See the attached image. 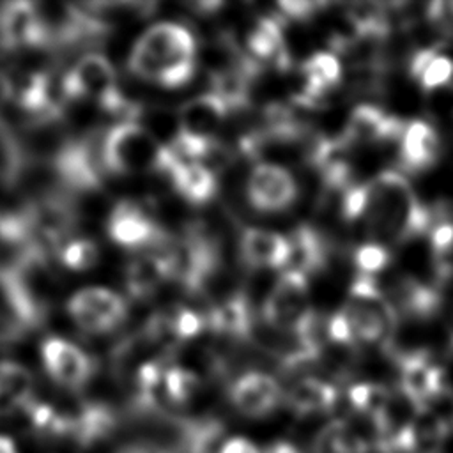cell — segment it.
Returning a JSON list of instances; mask_svg holds the SVG:
<instances>
[{
    "label": "cell",
    "instance_id": "cell-34",
    "mask_svg": "<svg viewBox=\"0 0 453 453\" xmlns=\"http://www.w3.org/2000/svg\"><path fill=\"white\" fill-rule=\"evenodd\" d=\"M271 453H297V451L288 444H278Z\"/></svg>",
    "mask_w": 453,
    "mask_h": 453
},
{
    "label": "cell",
    "instance_id": "cell-18",
    "mask_svg": "<svg viewBox=\"0 0 453 453\" xmlns=\"http://www.w3.org/2000/svg\"><path fill=\"white\" fill-rule=\"evenodd\" d=\"M441 154V138L425 120H411L400 138V161L405 170L421 172L430 168Z\"/></svg>",
    "mask_w": 453,
    "mask_h": 453
},
{
    "label": "cell",
    "instance_id": "cell-23",
    "mask_svg": "<svg viewBox=\"0 0 453 453\" xmlns=\"http://www.w3.org/2000/svg\"><path fill=\"white\" fill-rule=\"evenodd\" d=\"M409 71L426 92H435L453 83V58L430 46L421 48L412 55Z\"/></svg>",
    "mask_w": 453,
    "mask_h": 453
},
{
    "label": "cell",
    "instance_id": "cell-5",
    "mask_svg": "<svg viewBox=\"0 0 453 453\" xmlns=\"http://www.w3.org/2000/svg\"><path fill=\"white\" fill-rule=\"evenodd\" d=\"M262 313L265 322L281 333L292 334L294 338L306 334L317 324L306 276L283 271L269 290Z\"/></svg>",
    "mask_w": 453,
    "mask_h": 453
},
{
    "label": "cell",
    "instance_id": "cell-26",
    "mask_svg": "<svg viewBox=\"0 0 453 453\" xmlns=\"http://www.w3.org/2000/svg\"><path fill=\"white\" fill-rule=\"evenodd\" d=\"M336 402V389L319 379H303L288 393V403L301 414L329 411Z\"/></svg>",
    "mask_w": 453,
    "mask_h": 453
},
{
    "label": "cell",
    "instance_id": "cell-14",
    "mask_svg": "<svg viewBox=\"0 0 453 453\" xmlns=\"http://www.w3.org/2000/svg\"><path fill=\"white\" fill-rule=\"evenodd\" d=\"M405 124L373 104H359L349 115L343 140L347 143H386L400 140Z\"/></svg>",
    "mask_w": 453,
    "mask_h": 453
},
{
    "label": "cell",
    "instance_id": "cell-4",
    "mask_svg": "<svg viewBox=\"0 0 453 453\" xmlns=\"http://www.w3.org/2000/svg\"><path fill=\"white\" fill-rule=\"evenodd\" d=\"M65 101H92L110 115L136 120L140 106L129 103L117 83L111 62L99 53H87L60 78Z\"/></svg>",
    "mask_w": 453,
    "mask_h": 453
},
{
    "label": "cell",
    "instance_id": "cell-12",
    "mask_svg": "<svg viewBox=\"0 0 453 453\" xmlns=\"http://www.w3.org/2000/svg\"><path fill=\"white\" fill-rule=\"evenodd\" d=\"M398 361L403 396H407L418 409L426 407L439 393L446 389L442 368L434 365L426 352H407L400 356Z\"/></svg>",
    "mask_w": 453,
    "mask_h": 453
},
{
    "label": "cell",
    "instance_id": "cell-32",
    "mask_svg": "<svg viewBox=\"0 0 453 453\" xmlns=\"http://www.w3.org/2000/svg\"><path fill=\"white\" fill-rule=\"evenodd\" d=\"M219 453H260V451L248 439L234 437V439H228L223 442Z\"/></svg>",
    "mask_w": 453,
    "mask_h": 453
},
{
    "label": "cell",
    "instance_id": "cell-6",
    "mask_svg": "<svg viewBox=\"0 0 453 453\" xmlns=\"http://www.w3.org/2000/svg\"><path fill=\"white\" fill-rule=\"evenodd\" d=\"M71 320L87 334L115 331L127 317L126 301L110 288L88 287L73 294L65 304Z\"/></svg>",
    "mask_w": 453,
    "mask_h": 453
},
{
    "label": "cell",
    "instance_id": "cell-27",
    "mask_svg": "<svg viewBox=\"0 0 453 453\" xmlns=\"http://www.w3.org/2000/svg\"><path fill=\"white\" fill-rule=\"evenodd\" d=\"M60 264L71 271H88L99 262V246L87 237L67 239L55 253Z\"/></svg>",
    "mask_w": 453,
    "mask_h": 453
},
{
    "label": "cell",
    "instance_id": "cell-25",
    "mask_svg": "<svg viewBox=\"0 0 453 453\" xmlns=\"http://www.w3.org/2000/svg\"><path fill=\"white\" fill-rule=\"evenodd\" d=\"M28 163L25 145L0 113V184L12 188L19 182Z\"/></svg>",
    "mask_w": 453,
    "mask_h": 453
},
{
    "label": "cell",
    "instance_id": "cell-8",
    "mask_svg": "<svg viewBox=\"0 0 453 453\" xmlns=\"http://www.w3.org/2000/svg\"><path fill=\"white\" fill-rule=\"evenodd\" d=\"M41 361L50 379L71 391L81 389L94 373L90 356L60 336H48L41 343Z\"/></svg>",
    "mask_w": 453,
    "mask_h": 453
},
{
    "label": "cell",
    "instance_id": "cell-33",
    "mask_svg": "<svg viewBox=\"0 0 453 453\" xmlns=\"http://www.w3.org/2000/svg\"><path fill=\"white\" fill-rule=\"evenodd\" d=\"M0 453H18V448L11 437L0 435Z\"/></svg>",
    "mask_w": 453,
    "mask_h": 453
},
{
    "label": "cell",
    "instance_id": "cell-28",
    "mask_svg": "<svg viewBox=\"0 0 453 453\" xmlns=\"http://www.w3.org/2000/svg\"><path fill=\"white\" fill-rule=\"evenodd\" d=\"M349 400L352 402V405L357 411L377 418L386 411V407L389 403V393L380 384L363 382V384H356L350 388Z\"/></svg>",
    "mask_w": 453,
    "mask_h": 453
},
{
    "label": "cell",
    "instance_id": "cell-16",
    "mask_svg": "<svg viewBox=\"0 0 453 453\" xmlns=\"http://www.w3.org/2000/svg\"><path fill=\"white\" fill-rule=\"evenodd\" d=\"M281 398L280 384L267 373L250 372L241 375L232 389L230 400L246 416H264L271 412Z\"/></svg>",
    "mask_w": 453,
    "mask_h": 453
},
{
    "label": "cell",
    "instance_id": "cell-2",
    "mask_svg": "<svg viewBox=\"0 0 453 453\" xmlns=\"http://www.w3.org/2000/svg\"><path fill=\"white\" fill-rule=\"evenodd\" d=\"M196 41L193 32L173 21L156 23L147 28L133 44L129 71L165 88L186 85L196 67Z\"/></svg>",
    "mask_w": 453,
    "mask_h": 453
},
{
    "label": "cell",
    "instance_id": "cell-31",
    "mask_svg": "<svg viewBox=\"0 0 453 453\" xmlns=\"http://www.w3.org/2000/svg\"><path fill=\"white\" fill-rule=\"evenodd\" d=\"M428 19L442 32L453 34V0L432 2L426 12Z\"/></svg>",
    "mask_w": 453,
    "mask_h": 453
},
{
    "label": "cell",
    "instance_id": "cell-30",
    "mask_svg": "<svg viewBox=\"0 0 453 453\" xmlns=\"http://www.w3.org/2000/svg\"><path fill=\"white\" fill-rule=\"evenodd\" d=\"M389 251L386 246L379 242H365L354 253V264L357 267V274L373 278L375 274L382 273L389 265Z\"/></svg>",
    "mask_w": 453,
    "mask_h": 453
},
{
    "label": "cell",
    "instance_id": "cell-7",
    "mask_svg": "<svg viewBox=\"0 0 453 453\" xmlns=\"http://www.w3.org/2000/svg\"><path fill=\"white\" fill-rule=\"evenodd\" d=\"M294 175L278 163L260 161L250 173L246 184L248 202L260 212H280L288 209L297 198Z\"/></svg>",
    "mask_w": 453,
    "mask_h": 453
},
{
    "label": "cell",
    "instance_id": "cell-17",
    "mask_svg": "<svg viewBox=\"0 0 453 453\" xmlns=\"http://www.w3.org/2000/svg\"><path fill=\"white\" fill-rule=\"evenodd\" d=\"M246 50L250 60L258 67L260 64L271 65L280 71H287L290 55L285 46L281 23L274 16L260 18L246 35Z\"/></svg>",
    "mask_w": 453,
    "mask_h": 453
},
{
    "label": "cell",
    "instance_id": "cell-1",
    "mask_svg": "<svg viewBox=\"0 0 453 453\" xmlns=\"http://www.w3.org/2000/svg\"><path fill=\"white\" fill-rule=\"evenodd\" d=\"M372 242H403L430 230L428 209L418 200L409 180L396 170L380 172L366 182V207L361 218Z\"/></svg>",
    "mask_w": 453,
    "mask_h": 453
},
{
    "label": "cell",
    "instance_id": "cell-24",
    "mask_svg": "<svg viewBox=\"0 0 453 453\" xmlns=\"http://www.w3.org/2000/svg\"><path fill=\"white\" fill-rule=\"evenodd\" d=\"M34 379L19 363L0 361V416L27 409L32 402Z\"/></svg>",
    "mask_w": 453,
    "mask_h": 453
},
{
    "label": "cell",
    "instance_id": "cell-21",
    "mask_svg": "<svg viewBox=\"0 0 453 453\" xmlns=\"http://www.w3.org/2000/svg\"><path fill=\"white\" fill-rule=\"evenodd\" d=\"M207 326L221 334L242 340L253 331V319L248 299L241 294L221 297L207 313Z\"/></svg>",
    "mask_w": 453,
    "mask_h": 453
},
{
    "label": "cell",
    "instance_id": "cell-19",
    "mask_svg": "<svg viewBox=\"0 0 453 453\" xmlns=\"http://www.w3.org/2000/svg\"><path fill=\"white\" fill-rule=\"evenodd\" d=\"M166 175L175 189L191 203H205L216 195V173L202 163H179L173 159Z\"/></svg>",
    "mask_w": 453,
    "mask_h": 453
},
{
    "label": "cell",
    "instance_id": "cell-9",
    "mask_svg": "<svg viewBox=\"0 0 453 453\" xmlns=\"http://www.w3.org/2000/svg\"><path fill=\"white\" fill-rule=\"evenodd\" d=\"M53 170L65 188L73 191H92L101 186V159L96 157L88 138L60 143L53 154Z\"/></svg>",
    "mask_w": 453,
    "mask_h": 453
},
{
    "label": "cell",
    "instance_id": "cell-35",
    "mask_svg": "<svg viewBox=\"0 0 453 453\" xmlns=\"http://www.w3.org/2000/svg\"><path fill=\"white\" fill-rule=\"evenodd\" d=\"M129 453H145V451H129Z\"/></svg>",
    "mask_w": 453,
    "mask_h": 453
},
{
    "label": "cell",
    "instance_id": "cell-22",
    "mask_svg": "<svg viewBox=\"0 0 453 453\" xmlns=\"http://www.w3.org/2000/svg\"><path fill=\"white\" fill-rule=\"evenodd\" d=\"M172 278V269L161 251L140 255L126 269V287L133 297H149L165 280Z\"/></svg>",
    "mask_w": 453,
    "mask_h": 453
},
{
    "label": "cell",
    "instance_id": "cell-15",
    "mask_svg": "<svg viewBox=\"0 0 453 453\" xmlns=\"http://www.w3.org/2000/svg\"><path fill=\"white\" fill-rule=\"evenodd\" d=\"M239 251L251 269H285L288 260V237L265 228L248 226L241 234Z\"/></svg>",
    "mask_w": 453,
    "mask_h": 453
},
{
    "label": "cell",
    "instance_id": "cell-3",
    "mask_svg": "<svg viewBox=\"0 0 453 453\" xmlns=\"http://www.w3.org/2000/svg\"><path fill=\"white\" fill-rule=\"evenodd\" d=\"M99 159L104 170L119 175L143 172L165 173L170 165V152L142 124L120 120L106 131L101 142Z\"/></svg>",
    "mask_w": 453,
    "mask_h": 453
},
{
    "label": "cell",
    "instance_id": "cell-11",
    "mask_svg": "<svg viewBox=\"0 0 453 453\" xmlns=\"http://www.w3.org/2000/svg\"><path fill=\"white\" fill-rule=\"evenodd\" d=\"M108 235L113 242L124 248L161 246L168 235L156 221L138 205L131 202H119L108 216Z\"/></svg>",
    "mask_w": 453,
    "mask_h": 453
},
{
    "label": "cell",
    "instance_id": "cell-29",
    "mask_svg": "<svg viewBox=\"0 0 453 453\" xmlns=\"http://www.w3.org/2000/svg\"><path fill=\"white\" fill-rule=\"evenodd\" d=\"M198 384H200L198 377L191 370L182 366L168 368L163 373V391L175 403H182L189 400L195 389L198 388Z\"/></svg>",
    "mask_w": 453,
    "mask_h": 453
},
{
    "label": "cell",
    "instance_id": "cell-10",
    "mask_svg": "<svg viewBox=\"0 0 453 453\" xmlns=\"http://www.w3.org/2000/svg\"><path fill=\"white\" fill-rule=\"evenodd\" d=\"M0 48L7 51L48 48L46 30L35 4L9 2L0 5Z\"/></svg>",
    "mask_w": 453,
    "mask_h": 453
},
{
    "label": "cell",
    "instance_id": "cell-20",
    "mask_svg": "<svg viewBox=\"0 0 453 453\" xmlns=\"http://www.w3.org/2000/svg\"><path fill=\"white\" fill-rule=\"evenodd\" d=\"M327 248L317 230L301 225L288 235V260L285 271H294L308 276L326 265Z\"/></svg>",
    "mask_w": 453,
    "mask_h": 453
},
{
    "label": "cell",
    "instance_id": "cell-13",
    "mask_svg": "<svg viewBox=\"0 0 453 453\" xmlns=\"http://www.w3.org/2000/svg\"><path fill=\"white\" fill-rule=\"evenodd\" d=\"M226 115V104L214 92L196 96L186 101L177 113L179 134L202 143L216 142L218 129Z\"/></svg>",
    "mask_w": 453,
    "mask_h": 453
}]
</instances>
